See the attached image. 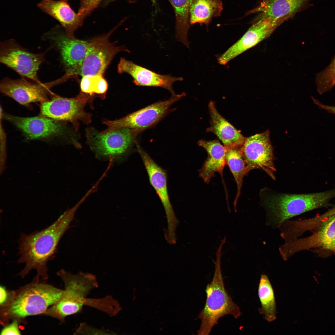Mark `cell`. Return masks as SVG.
Masks as SVG:
<instances>
[{
  "instance_id": "6da1fadb",
  "label": "cell",
  "mask_w": 335,
  "mask_h": 335,
  "mask_svg": "<svg viewBox=\"0 0 335 335\" xmlns=\"http://www.w3.org/2000/svg\"><path fill=\"white\" fill-rule=\"evenodd\" d=\"M79 204L62 214L52 224L40 231L29 234H22L19 240V263H24L25 266L19 273L25 277L32 269L37 271L34 280L39 282L48 278L47 264L52 260L57 252L58 244L61 237L69 228Z\"/></svg>"
},
{
  "instance_id": "7a4b0ae2",
  "label": "cell",
  "mask_w": 335,
  "mask_h": 335,
  "mask_svg": "<svg viewBox=\"0 0 335 335\" xmlns=\"http://www.w3.org/2000/svg\"><path fill=\"white\" fill-rule=\"evenodd\" d=\"M261 193V203L266 212V223L277 228L291 218L327 206L335 197V189L301 194Z\"/></svg>"
},
{
  "instance_id": "3957f363",
  "label": "cell",
  "mask_w": 335,
  "mask_h": 335,
  "mask_svg": "<svg viewBox=\"0 0 335 335\" xmlns=\"http://www.w3.org/2000/svg\"><path fill=\"white\" fill-rule=\"evenodd\" d=\"M34 280L10 293L7 304L2 307V322L10 319L19 321L27 316L44 314L62 297L64 290Z\"/></svg>"
},
{
  "instance_id": "277c9868",
  "label": "cell",
  "mask_w": 335,
  "mask_h": 335,
  "mask_svg": "<svg viewBox=\"0 0 335 335\" xmlns=\"http://www.w3.org/2000/svg\"><path fill=\"white\" fill-rule=\"evenodd\" d=\"M224 242L221 241L216 253L214 262L215 270L212 280L207 286V298L203 310L198 318L201 324L197 332L199 335L209 334L213 327L221 317L227 315L237 318L241 315L239 307L232 300L226 290L224 283L221 269V249Z\"/></svg>"
},
{
  "instance_id": "5b68a950",
  "label": "cell",
  "mask_w": 335,
  "mask_h": 335,
  "mask_svg": "<svg viewBox=\"0 0 335 335\" xmlns=\"http://www.w3.org/2000/svg\"><path fill=\"white\" fill-rule=\"evenodd\" d=\"M118 25L107 34L94 38L89 42L81 64L64 74L67 80L78 75L82 77L87 75H103L117 53L121 51L130 52L124 46H117L109 41L110 36Z\"/></svg>"
},
{
  "instance_id": "8992f818",
  "label": "cell",
  "mask_w": 335,
  "mask_h": 335,
  "mask_svg": "<svg viewBox=\"0 0 335 335\" xmlns=\"http://www.w3.org/2000/svg\"><path fill=\"white\" fill-rule=\"evenodd\" d=\"M140 132L123 127L106 132L91 127L86 130L87 141L99 157L119 158L127 154L137 141Z\"/></svg>"
},
{
  "instance_id": "52a82bcc",
  "label": "cell",
  "mask_w": 335,
  "mask_h": 335,
  "mask_svg": "<svg viewBox=\"0 0 335 335\" xmlns=\"http://www.w3.org/2000/svg\"><path fill=\"white\" fill-rule=\"evenodd\" d=\"M49 48L43 52L29 51L13 39L5 40L0 44V62L14 70L21 77L41 83L38 72L40 65L45 61V56Z\"/></svg>"
},
{
  "instance_id": "ba28073f",
  "label": "cell",
  "mask_w": 335,
  "mask_h": 335,
  "mask_svg": "<svg viewBox=\"0 0 335 335\" xmlns=\"http://www.w3.org/2000/svg\"><path fill=\"white\" fill-rule=\"evenodd\" d=\"M185 95L184 92L175 94L172 95L168 99L154 103L120 119L104 121L103 123L108 127L102 132H106L120 128L127 127L141 133L159 123L171 111L170 106Z\"/></svg>"
},
{
  "instance_id": "9c48e42d",
  "label": "cell",
  "mask_w": 335,
  "mask_h": 335,
  "mask_svg": "<svg viewBox=\"0 0 335 335\" xmlns=\"http://www.w3.org/2000/svg\"><path fill=\"white\" fill-rule=\"evenodd\" d=\"M50 100L41 102L40 113L44 116L57 121L72 123L77 128L78 122L86 124L91 121V114L84 111L86 104L92 99V95L80 93L76 97L69 98L55 95Z\"/></svg>"
},
{
  "instance_id": "30bf717a",
  "label": "cell",
  "mask_w": 335,
  "mask_h": 335,
  "mask_svg": "<svg viewBox=\"0 0 335 335\" xmlns=\"http://www.w3.org/2000/svg\"><path fill=\"white\" fill-rule=\"evenodd\" d=\"M240 150L246 163L247 174L252 170L260 169L275 179L273 149L269 132L246 138Z\"/></svg>"
},
{
  "instance_id": "8fae6325",
  "label": "cell",
  "mask_w": 335,
  "mask_h": 335,
  "mask_svg": "<svg viewBox=\"0 0 335 335\" xmlns=\"http://www.w3.org/2000/svg\"><path fill=\"white\" fill-rule=\"evenodd\" d=\"M61 26L57 25L45 33L42 39L50 42L59 52L65 72L80 66L86 54L89 42L68 36Z\"/></svg>"
},
{
  "instance_id": "7c38bea8",
  "label": "cell",
  "mask_w": 335,
  "mask_h": 335,
  "mask_svg": "<svg viewBox=\"0 0 335 335\" xmlns=\"http://www.w3.org/2000/svg\"><path fill=\"white\" fill-rule=\"evenodd\" d=\"M136 151L140 155L148 175L150 182L163 204L165 212L168 227L165 234L169 237L176 235L178 224L170 202L167 186V176L166 171L157 164L137 141Z\"/></svg>"
},
{
  "instance_id": "4fadbf2b",
  "label": "cell",
  "mask_w": 335,
  "mask_h": 335,
  "mask_svg": "<svg viewBox=\"0 0 335 335\" xmlns=\"http://www.w3.org/2000/svg\"><path fill=\"white\" fill-rule=\"evenodd\" d=\"M21 77L17 79L4 78L1 82L0 90L1 93L24 105L37 102L48 100V96L50 95V89L61 84L58 78L46 83H37L30 81Z\"/></svg>"
},
{
  "instance_id": "5bb4252c",
  "label": "cell",
  "mask_w": 335,
  "mask_h": 335,
  "mask_svg": "<svg viewBox=\"0 0 335 335\" xmlns=\"http://www.w3.org/2000/svg\"><path fill=\"white\" fill-rule=\"evenodd\" d=\"M317 231L311 235L291 242L285 243L279 248L284 260L295 253L311 248H319L335 253V215L321 223Z\"/></svg>"
},
{
  "instance_id": "9a60e30c",
  "label": "cell",
  "mask_w": 335,
  "mask_h": 335,
  "mask_svg": "<svg viewBox=\"0 0 335 335\" xmlns=\"http://www.w3.org/2000/svg\"><path fill=\"white\" fill-rule=\"evenodd\" d=\"M286 20L285 18L274 19L268 17L254 21L241 38L219 57L218 63L225 65L240 54L256 46L270 37Z\"/></svg>"
},
{
  "instance_id": "2e32d148",
  "label": "cell",
  "mask_w": 335,
  "mask_h": 335,
  "mask_svg": "<svg viewBox=\"0 0 335 335\" xmlns=\"http://www.w3.org/2000/svg\"><path fill=\"white\" fill-rule=\"evenodd\" d=\"M3 117L20 129L28 139L33 140L60 136L65 127L58 121L41 115L24 117L3 114Z\"/></svg>"
},
{
  "instance_id": "e0dca14e",
  "label": "cell",
  "mask_w": 335,
  "mask_h": 335,
  "mask_svg": "<svg viewBox=\"0 0 335 335\" xmlns=\"http://www.w3.org/2000/svg\"><path fill=\"white\" fill-rule=\"evenodd\" d=\"M118 71L119 73H126L131 75L133 82L137 86L162 87L168 90L172 95L176 94L172 89L173 84L183 79L182 77H175L170 74L157 73L123 58H120Z\"/></svg>"
},
{
  "instance_id": "ac0fdd59",
  "label": "cell",
  "mask_w": 335,
  "mask_h": 335,
  "mask_svg": "<svg viewBox=\"0 0 335 335\" xmlns=\"http://www.w3.org/2000/svg\"><path fill=\"white\" fill-rule=\"evenodd\" d=\"M311 0H261L258 5L246 15L257 13L253 21L266 17L288 20L296 13L313 5Z\"/></svg>"
},
{
  "instance_id": "d6986e66",
  "label": "cell",
  "mask_w": 335,
  "mask_h": 335,
  "mask_svg": "<svg viewBox=\"0 0 335 335\" xmlns=\"http://www.w3.org/2000/svg\"><path fill=\"white\" fill-rule=\"evenodd\" d=\"M37 6L58 21L67 35L71 37H74V33L82 26L85 19L73 10L68 0H41Z\"/></svg>"
},
{
  "instance_id": "ffe728a7",
  "label": "cell",
  "mask_w": 335,
  "mask_h": 335,
  "mask_svg": "<svg viewBox=\"0 0 335 335\" xmlns=\"http://www.w3.org/2000/svg\"><path fill=\"white\" fill-rule=\"evenodd\" d=\"M208 108L211 126L208 131L215 134L226 149H241L246 138L219 113L214 102H210Z\"/></svg>"
},
{
  "instance_id": "44dd1931",
  "label": "cell",
  "mask_w": 335,
  "mask_h": 335,
  "mask_svg": "<svg viewBox=\"0 0 335 335\" xmlns=\"http://www.w3.org/2000/svg\"><path fill=\"white\" fill-rule=\"evenodd\" d=\"M199 146L204 148L208 157L199 171V176L208 184L217 172L222 176L226 162V149L217 140L207 141L201 140Z\"/></svg>"
},
{
  "instance_id": "7402d4cb",
  "label": "cell",
  "mask_w": 335,
  "mask_h": 335,
  "mask_svg": "<svg viewBox=\"0 0 335 335\" xmlns=\"http://www.w3.org/2000/svg\"><path fill=\"white\" fill-rule=\"evenodd\" d=\"M57 274L63 282L65 293L74 298L84 299L98 287L95 276L91 273L81 272L73 274L61 270Z\"/></svg>"
},
{
  "instance_id": "603a6c76",
  "label": "cell",
  "mask_w": 335,
  "mask_h": 335,
  "mask_svg": "<svg viewBox=\"0 0 335 335\" xmlns=\"http://www.w3.org/2000/svg\"><path fill=\"white\" fill-rule=\"evenodd\" d=\"M223 9L221 0H192L190 9V23L208 25L212 18L221 16Z\"/></svg>"
},
{
  "instance_id": "cb8c5ba5",
  "label": "cell",
  "mask_w": 335,
  "mask_h": 335,
  "mask_svg": "<svg viewBox=\"0 0 335 335\" xmlns=\"http://www.w3.org/2000/svg\"><path fill=\"white\" fill-rule=\"evenodd\" d=\"M226 149V164L227 165L232 173L237 186V193L234 202V210L236 212V206L238 199L240 195L243 178L247 174L246 166L240 149Z\"/></svg>"
},
{
  "instance_id": "d4e9b609",
  "label": "cell",
  "mask_w": 335,
  "mask_h": 335,
  "mask_svg": "<svg viewBox=\"0 0 335 335\" xmlns=\"http://www.w3.org/2000/svg\"><path fill=\"white\" fill-rule=\"evenodd\" d=\"M258 294L261 306L260 312L268 321H273L276 318V302L273 289L266 275L261 276Z\"/></svg>"
},
{
  "instance_id": "484cf974",
  "label": "cell",
  "mask_w": 335,
  "mask_h": 335,
  "mask_svg": "<svg viewBox=\"0 0 335 335\" xmlns=\"http://www.w3.org/2000/svg\"><path fill=\"white\" fill-rule=\"evenodd\" d=\"M84 299L74 298L64 293L61 299L49 307L44 314L64 322L67 316L81 311L85 306Z\"/></svg>"
},
{
  "instance_id": "4316f807",
  "label": "cell",
  "mask_w": 335,
  "mask_h": 335,
  "mask_svg": "<svg viewBox=\"0 0 335 335\" xmlns=\"http://www.w3.org/2000/svg\"><path fill=\"white\" fill-rule=\"evenodd\" d=\"M170 0L177 19L176 38L178 41L189 47L187 33L189 28L190 9L192 0Z\"/></svg>"
},
{
  "instance_id": "83f0119b",
  "label": "cell",
  "mask_w": 335,
  "mask_h": 335,
  "mask_svg": "<svg viewBox=\"0 0 335 335\" xmlns=\"http://www.w3.org/2000/svg\"><path fill=\"white\" fill-rule=\"evenodd\" d=\"M315 83L320 95L330 91L335 86V56L328 66L316 74Z\"/></svg>"
},
{
  "instance_id": "f1b7e54d",
  "label": "cell",
  "mask_w": 335,
  "mask_h": 335,
  "mask_svg": "<svg viewBox=\"0 0 335 335\" xmlns=\"http://www.w3.org/2000/svg\"><path fill=\"white\" fill-rule=\"evenodd\" d=\"M80 87L82 92L90 95L94 93L104 95L107 90L108 84L102 75H87L82 77Z\"/></svg>"
},
{
  "instance_id": "f546056e",
  "label": "cell",
  "mask_w": 335,
  "mask_h": 335,
  "mask_svg": "<svg viewBox=\"0 0 335 335\" xmlns=\"http://www.w3.org/2000/svg\"><path fill=\"white\" fill-rule=\"evenodd\" d=\"M75 333L80 334H107L109 332L104 330L92 328L84 323H82L76 329Z\"/></svg>"
},
{
  "instance_id": "4dcf8cb0",
  "label": "cell",
  "mask_w": 335,
  "mask_h": 335,
  "mask_svg": "<svg viewBox=\"0 0 335 335\" xmlns=\"http://www.w3.org/2000/svg\"><path fill=\"white\" fill-rule=\"evenodd\" d=\"M19 321L16 319H13L12 323L6 325L1 332V335H20V332L18 325Z\"/></svg>"
},
{
  "instance_id": "1f68e13d",
  "label": "cell",
  "mask_w": 335,
  "mask_h": 335,
  "mask_svg": "<svg viewBox=\"0 0 335 335\" xmlns=\"http://www.w3.org/2000/svg\"><path fill=\"white\" fill-rule=\"evenodd\" d=\"M314 103L319 109L324 110L327 112L335 114V106L324 105L318 100L312 97Z\"/></svg>"
},
{
  "instance_id": "d6a6232c",
  "label": "cell",
  "mask_w": 335,
  "mask_h": 335,
  "mask_svg": "<svg viewBox=\"0 0 335 335\" xmlns=\"http://www.w3.org/2000/svg\"><path fill=\"white\" fill-rule=\"evenodd\" d=\"M0 304L2 307L6 305L8 302L10 293L7 292L5 287L1 286L0 287Z\"/></svg>"
}]
</instances>
